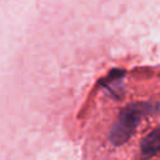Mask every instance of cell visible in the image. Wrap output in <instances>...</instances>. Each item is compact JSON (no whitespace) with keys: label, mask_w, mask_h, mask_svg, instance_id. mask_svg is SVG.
<instances>
[{"label":"cell","mask_w":160,"mask_h":160,"mask_svg":"<svg viewBox=\"0 0 160 160\" xmlns=\"http://www.w3.org/2000/svg\"><path fill=\"white\" fill-rule=\"evenodd\" d=\"M154 110L155 105L150 104H134L124 109L110 131L111 142L115 145L125 142L132 135L134 130L136 129L141 119L148 114L152 112Z\"/></svg>","instance_id":"1"},{"label":"cell","mask_w":160,"mask_h":160,"mask_svg":"<svg viewBox=\"0 0 160 160\" xmlns=\"http://www.w3.org/2000/svg\"><path fill=\"white\" fill-rule=\"evenodd\" d=\"M160 152V129L151 131L141 142V154L144 158H150Z\"/></svg>","instance_id":"2"}]
</instances>
